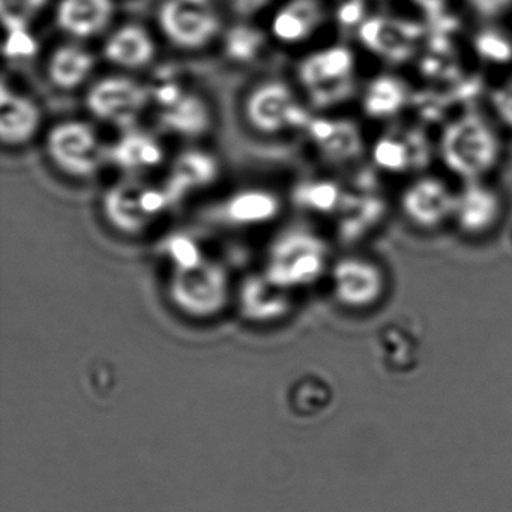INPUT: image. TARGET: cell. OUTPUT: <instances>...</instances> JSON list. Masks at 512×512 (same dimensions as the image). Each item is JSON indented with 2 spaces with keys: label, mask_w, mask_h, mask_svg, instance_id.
Returning a JSON list of instances; mask_svg holds the SVG:
<instances>
[{
  "label": "cell",
  "mask_w": 512,
  "mask_h": 512,
  "mask_svg": "<svg viewBox=\"0 0 512 512\" xmlns=\"http://www.w3.org/2000/svg\"><path fill=\"white\" fill-rule=\"evenodd\" d=\"M502 143L490 122L476 112H467L443 128L439 154L443 166L466 182L484 178L499 163Z\"/></svg>",
  "instance_id": "1"
},
{
  "label": "cell",
  "mask_w": 512,
  "mask_h": 512,
  "mask_svg": "<svg viewBox=\"0 0 512 512\" xmlns=\"http://www.w3.org/2000/svg\"><path fill=\"white\" fill-rule=\"evenodd\" d=\"M356 59L346 46L317 50L298 65V79L317 109H328L352 97L355 91Z\"/></svg>",
  "instance_id": "2"
},
{
  "label": "cell",
  "mask_w": 512,
  "mask_h": 512,
  "mask_svg": "<svg viewBox=\"0 0 512 512\" xmlns=\"http://www.w3.org/2000/svg\"><path fill=\"white\" fill-rule=\"evenodd\" d=\"M328 245L314 233L295 230L280 236L268 254L265 274L286 289L310 286L326 271Z\"/></svg>",
  "instance_id": "3"
},
{
  "label": "cell",
  "mask_w": 512,
  "mask_h": 512,
  "mask_svg": "<svg viewBox=\"0 0 512 512\" xmlns=\"http://www.w3.org/2000/svg\"><path fill=\"white\" fill-rule=\"evenodd\" d=\"M172 208L164 188L139 179L116 182L104 193L101 209L107 224L122 235H139Z\"/></svg>",
  "instance_id": "4"
},
{
  "label": "cell",
  "mask_w": 512,
  "mask_h": 512,
  "mask_svg": "<svg viewBox=\"0 0 512 512\" xmlns=\"http://www.w3.org/2000/svg\"><path fill=\"white\" fill-rule=\"evenodd\" d=\"M230 295L227 269L206 257L200 265L172 269L169 296L173 304L193 317H211L226 307Z\"/></svg>",
  "instance_id": "5"
},
{
  "label": "cell",
  "mask_w": 512,
  "mask_h": 512,
  "mask_svg": "<svg viewBox=\"0 0 512 512\" xmlns=\"http://www.w3.org/2000/svg\"><path fill=\"white\" fill-rule=\"evenodd\" d=\"M46 151L62 173L76 179L97 175L107 160V149L95 128L77 119L53 125L47 133Z\"/></svg>",
  "instance_id": "6"
},
{
  "label": "cell",
  "mask_w": 512,
  "mask_h": 512,
  "mask_svg": "<svg viewBox=\"0 0 512 512\" xmlns=\"http://www.w3.org/2000/svg\"><path fill=\"white\" fill-rule=\"evenodd\" d=\"M244 110L250 127L263 136L305 130L311 121L290 86L281 80H268L251 89Z\"/></svg>",
  "instance_id": "7"
},
{
  "label": "cell",
  "mask_w": 512,
  "mask_h": 512,
  "mask_svg": "<svg viewBox=\"0 0 512 512\" xmlns=\"http://www.w3.org/2000/svg\"><path fill=\"white\" fill-rule=\"evenodd\" d=\"M158 26L172 46L196 52L218 37L221 20L212 0H164Z\"/></svg>",
  "instance_id": "8"
},
{
  "label": "cell",
  "mask_w": 512,
  "mask_h": 512,
  "mask_svg": "<svg viewBox=\"0 0 512 512\" xmlns=\"http://www.w3.org/2000/svg\"><path fill=\"white\" fill-rule=\"evenodd\" d=\"M149 88L125 76H109L95 82L86 94V109L98 121L116 128H133L151 104Z\"/></svg>",
  "instance_id": "9"
},
{
  "label": "cell",
  "mask_w": 512,
  "mask_h": 512,
  "mask_svg": "<svg viewBox=\"0 0 512 512\" xmlns=\"http://www.w3.org/2000/svg\"><path fill=\"white\" fill-rule=\"evenodd\" d=\"M457 194L439 178L424 176L407 185L401 194L404 217L419 229L431 230L452 218Z\"/></svg>",
  "instance_id": "10"
},
{
  "label": "cell",
  "mask_w": 512,
  "mask_h": 512,
  "mask_svg": "<svg viewBox=\"0 0 512 512\" xmlns=\"http://www.w3.org/2000/svg\"><path fill=\"white\" fill-rule=\"evenodd\" d=\"M331 278L335 296L347 307H370L385 292L386 281L382 269L361 257L338 260L332 268Z\"/></svg>",
  "instance_id": "11"
},
{
  "label": "cell",
  "mask_w": 512,
  "mask_h": 512,
  "mask_svg": "<svg viewBox=\"0 0 512 512\" xmlns=\"http://www.w3.org/2000/svg\"><path fill=\"white\" fill-rule=\"evenodd\" d=\"M422 29L412 22L373 17L359 26L362 46L374 56L394 64L409 61L421 43Z\"/></svg>",
  "instance_id": "12"
},
{
  "label": "cell",
  "mask_w": 512,
  "mask_h": 512,
  "mask_svg": "<svg viewBox=\"0 0 512 512\" xmlns=\"http://www.w3.org/2000/svg\"><path fill=\"white\" fill-rule=\"evenodd\" d=\"M43 122L40 106L32 98L10 89L7 82L0 88V142L7 148H20L32 142Z\"/></svg>",
  "instance_id": "13"
},
{
  "label": "cell",
  "mask_w": 512,
  "mask_h": 512,
  "mask_svg": "<svg viewBox=\"0 0 512 512\" xmlns=\"http://www.w3.org/2000/svg\"><path fill=\"white\" fill-rule=\"evenodd\" d=\"M502 214V202L496 191L481 182H466V187L455 197L454 218L458 229L469 236L490 232Z\"/></svg>",
  "instance_id": "14"
},
{
  "label": "cell",
  "mask_w": 512,
  "mask_h": 512,
  "mask_svg": "<svg viewBox=\"0 0 512 512\" xmlns=\"http://www.w3.org/2000/svg\"><path fill=\"white\" fill-rule=\"evenodd\" d=\"M280 196L266 188H244L227 197L215 211L227 226L253 227L271 223L281 214Z\"/></svg>",
  "instance_id": "15"
},
{
  "label": "cell",
  "mask_w": 512,
  "mask_h": 512,
  "mask_svg": "<svg viewBox=\"0 0 512 512\" xmlns=\"http://www.w3.org/2000/svg\"><path fill=\"white\" fill-rule=\"evenodd\" d=\"M220 164L209 152L190 149L182 152L170 167L169 178L163 185L170 205H178L188 194L209 187L217 181Z\"/></svg>",
  "instance_id": "16"
},
{
  "label": "cell",
  "mask_w": 512,
  "mask_h": 512,
  "mask_svg": "<svg viewBox=\"0 0 512 512\" xmlns=\"http://www.w3.org/2000/svg\"><path fill=\"white\" fill-rule=\"evenodd\" d=\"M305 131L326 161L344 164L362 152V134L358 125L346 119L311 118Z\"/></svg>",
  "instance_id": "17"
},
{
  "label": "cell",
  "mask_w": 512,
  "mask_h": 512,
  "mask_svg": "<svg viewBox=\"0 0 512 512\" xmlns=\"http://www.w3.org/2000/svg\"><path fill=\"white\" fill-rule=\"evenodd\" d=\"M239 307L253 322H274L289 313L290 290L272 281L265 272L250 275L239 289Z\"/></svg>",
  "instance_id": "18"
},
{
  "label": "cell",
  "mask_w": 512,
  "mask_h": 512,
  "mask_svg": "<svg viewBox=\"0 0 512 512\" xmlns=\"http://www.w3.org/2000/svg\"><path fill=\"white\" fill-rule=\"evenodd\" d=\"M115 16L113 0H59L55 20L64 34L91 40L103 34Z\"/></svg>",
  "instance_id": "19"
},
{
  "label": "cell",
  "mask_w": 512,
  "mask_h": 512,
  "mask_svg": "<svg viewBox=\"0 0 512 512\" xmlns=\"http://www.w3.org/2000/svg\"><path fill=\"white\" fill-rule=\"evenodd\" d=\"M103 55L116 67L142 70L157 58V44L148 29L128 23L107 38Z\"/></svg>",
  "instance_id": "20"
},
{
  "label": "cell",
  "mask_w": 512,
  "mask_h": 512,
  "mask_svg": "<svg viewBox=\"0 0 512 512\" xmlns=\"http://www.w3.org/2000/svg\"><path fill=\"white\" fill-rule=\"evenodd\" d=\"M325 22L320 0H289L275 13L271 32L283 44H299L316 34Z\"/></svg>",
  "instance_id": "21"
},
{
  "label": "cell",
  "mask_w": 512,
  "mask_h": 512,
  "mask_svg": "<svg viewBox=\"0 0 512 512\" xmlns=\"http://www.w3.org/2000/svg\"><path fill=\"white\" fill-rule=\"evenodd\" d=\"M158 124L176 136L196 139L211 130V107L200 95L185 91L173 103L160 107Z\"/></svg>",
  "instance_id": "22"
},
{
  "label": "cell",
  "mask_w": 512,
  "mask_h": 512,
  "mask_svg": "<svg viewBox=\"0 0 512 512\" xmlns=\"http://www.w3.org/2000/svg\"><path fill=\"white\" fill-rule=\"evenodd\" d=\"M163 145L151 134L128 130L107 149V161L127 173L145 172L163 164Z\"/></svg>",
  "instance_id": "23"
},
{
  "label": "cell",
  "mask_w": 512,
  "mask_h": 512,
  "mask_svg": "<svg viewBox=\"0 0 512 512\" xmlns=\"http://www.w3.org/2000/svg\"><path fill=\"white\" fill-rule=\"evenodd\" d=\"M95 56L85 47L64 44L56 47L47 61L49 82L59 91L82 88L95 70Z\"/></svg>",
  "instance_id": "24"
},
{
  "label": "cell",
  "mask_w": 512,
  "mask_h": 512,
  "mask_svg": "<svg viewBox=\"0 0 512 512\" xmlns=\"http://www.w3.org/2000/svg\"><path fill=\"white\" fill-rule=\"evenodd\" d=\"M409 101V88L400 77L380 74L374 77L362 95V109L368 118L386 119L398 115Z\"/></svg>",
  "instance_id": "25"
},
{
  "label": "cell",
  "mask_w": 512,
  "mask_h": 512,
  "mask_svg": "<svg viewBox=\"0 0 512 512\" xmlns=\"http://www.w3.org/2000/svg\"><path fill=\"white\" fill-rule=\"evenodd\" d=\"M265 46V34L254 26H233L224 35V55L236 64L256 61L265 52Z\"/></svg>",
  "instance_id": "26"
},
{
  "label": "cell",
  "mask_w": 512,
  "mask_h": 512,
  "mask_svg": "<svg viewBox=\"0 0 512 512\" xmlns=\"http://www.w3.org/2000/svg\"><path fill=\"white\" fill-rule=\"evenodd\" d=\"M293 202L307 211L329 214L340 208L343 193L340 185L332 181L304 182L293 190Z\"/></svg>",
  "instance_id": "27"
},
{
  "label": "cell",
  "mask_w": 512,
  "mask_h": 512,
  "mask_svg": "<svg viewBox=\"0 0 512 512\" xmlns=\"http://www.w3.org/2000/svg\"><path fill=\"white\" fill-rule=\"evenodd\" d=\"M373 158L377 166L388 172H404L412 164L409 148L397 137H382L374 145Z\"/></svg>",
  "instance_id": "28"
},
{
  "label": "cell",
  "mask_w": 512,
  "mask_h": 512,
  "mask_svg": "<svg viewBox=\"0 0 512 512\" xmlns=\"http://www.w3.org/2000/svg\"><path fill=\"white\" fill-rule=\"evenodd\" d=\"M164 251L172 262L173 269L193 268L206 259L199 244L191 236L181 235V233H176L167 239Z\"/></svg>",
  "instance_id": "29"
},
{
  "label": "cell",
  "mask_w": 512,
  "mask_h": 512,
  "mask_svg": "<svg viewBox=\"0 0 512 512\" xmlns=\"http://www.w3.org/2000/svg\"><path fill=\"white\" fill-rule=\"evenodd\" d=\"M49 0H0L5 28H28Z\"/></svg>",
  "instance_id": "30"
},
{
  "label": "cell",
  "mask_w": 512,
  "mask_h": 512,
  "mask_svg": "<svg viewBox=\"0 0 512 512\" xmlns=\"http://www.w3.org/2000/svg\"><path fill=\"white\" fill-rule=\"evenodd\" d=\"M4 56L11 61L28 59L38 52V43L28 28H5Z\"/></svg>",
  "instance_id": "31"
},
{
  "label": "cell",
  "mask_w": 512,
  "mask_h": 512,
  "mask_svg": "<svg viewBox=\"0 0 512 512\" xmlns=\"http://www.w3.org/2000/svg\"><path fill=\"white\" fill-rule=\"evenodd\" d=\"M490 101L496 118L512 130V77L493 89Z\"/></svg>",
  "instance_id": "32"
},
{
  "label": "cell",
  "mask_w": 512,
  "mask_h": 512,
  "mask_svg": "<svg viewBox=\"0 0 512 512\" xmlns=\"http://www.w3.org/2000/svg\"><path fill=\"white\" fill-rule=\"evenodd\" d=\"M479 55L491 61H508L512 56L511 44L496 34H484L476 41Z\"/></svg>",
  "instance_id": "33"
},
{
  "label": "cell",
  "mask_w": 512,
  "mask_h": 512,
  "mask_svg": "<svg viewBox=\"0 0 512 512\" xmlns=\"http://www.w3.org/2000/svg\"><path fill=\"white\" fill-rule=\"evenodd\" d=\"M470 7L484 19H496L512 7V0H469Z\"/></svg>",
  "instance_id": "34"
},
{
  "label": "cell",
  "mask_w": 512,
  "mask_h": 512,
  "mask_svg": "<svg viewBox=\"0 0 512 512\" xmlns=\"http://www.w3.org/2000/svg\"><path fill=\"white\" fill-rule=\"evenodd\" d=\"M224 2L233 14L247 19L265 10L271 0H224Z\"/></svg>",
  "instance_id": "35"
},
{
  "label": "cell",
  "mask_w": 512,
  "mask_h": 512,
  "mask_svg": "<svg viewBox=\"0 0 512 512\" xmlns=\"http://www.w3.org/2000/svg\"><path fill=\"white\" fill-rule=\"evenodd\" d=\"M412 2L430 17H437L442 14L446 5V0H412Z\"/></svg>",
  "instance_id": "36"
}]
</instances>
